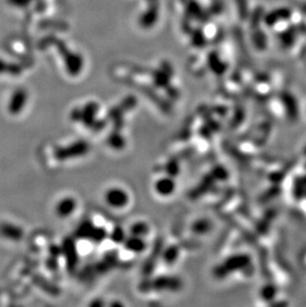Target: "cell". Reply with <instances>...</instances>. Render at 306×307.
Masks as SVG:
<instances>
[{
    "label": "cell",
    "instance_id": "obj_1",
    "mask_svg": "<svg viewBox=\"0 0 306 307\" xmlns=\"http://www.w3.org/2000/svg\"><path fill=\"white\" fill-rule=\"evenodd\" d=\"M0 236L9 241H20L24 236L23 229L12 223L0 224Z\"/></svg>",
    "mask_w": 306,
    "mask_h": 307
},
{
    "label": "cell",
    "instance_id": "obj_2",
    "mask_svg": "<svg viewBox=\"0 0 306 307\" xmlns=\"http://www.w3.org/2000/svg\"><path fill=\"white\" fill-rule=\"evenodd\" d=\"M27 102V96L24 91H17L11 98V101L8 106V111L11 115L20 114Z\"/></svg>",
    "mask_w": 306,
    "mask_h": 307
},
{
    "label": "cell",
    "instance_id": "obj_4",
    "mask_svg": "<svg viewBox=\"0 0 306 307\" xmlns=\"http://www.w3.org/2000/svg\"><path fill=\"white\" fill-rule=\"evenodd\" d=\"M298 13H299L298 16H299L302 20H304V21H302V22H303V24L306 26V3H305V4H302V6H301V8H300V10H299Z\"/></svg>",
    "mask_w": 306,
    "mask_h": 307
},
{
    "label": "cell",
    "instance_id": "obj_3",
    "mask_svg": "<svg viewBox=\"0 0 306 307\" xmlns=\"http://www.w3.org/2000/svg\"><path fill=\"white\" fill-rule=\"evenodd\" d=\"M73 207H74V204H73V201L70 200V199H64L62 200L58 206H57V213L60 215V216H68L71 211L73 210Z\"/></svg>",
    "mask_w": 306,
    "mask_h": 307
}]
</instances>
